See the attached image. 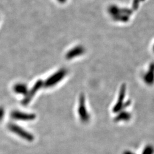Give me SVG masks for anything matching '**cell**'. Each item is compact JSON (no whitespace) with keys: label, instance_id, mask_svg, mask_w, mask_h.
<instances>
[{"label":"cell","instance_id":"1","mask_svg":"<svg viewBox=\"0 0 154 154\" xmlns=\"http://www.w3.org/2000/svg\"><path fill=\"white\" fill-rule=\"evenodd\" d=\"M67 73V71L64 69H61L59 71L56 72L45 81V82L44 83L45 86L46 88H50L54 86L57 83L60 82L66 76Z\"/></svg>","mask_w":154,"mask_h":154},{"label":"cell","instance_id":"2","mask_svg":"<svg viewBox=\"0 0 154 154\" xmlns=\"http://www.w3.org/2000/svg\"><path fill=\"white\" fill-rule=\"evenodd\" d=\"M8 128L11 131L16 134L21 138H23L30 142L33 141L34 139L33 135L25 131V130H23L21 127L18 126V125L11 123L8 125Z\"/></svg>","mask_w":154,"mask_h":154},{"label":"cell","instance_id":"3","mask_svg":"<svg viewBox=\"0 0 154 154\" xmlns=\"http://www.w3.org/2000/svg\"><path fill=\"white\" fill-rule=\"evenodd\" d=\"M43 84H44V82L41 80H39L37 82L35 83V84L34 85L33 88L30 90V91L29 92H28V93L26 94L25 98L22 100V104L23 105H28V103L30 102L32 99L33 98L34 95L37 92V91L42 87V85H44Z\"/></svg>","mask_w":154,"mask_h":154},{"label":"cell","instance_id":"4","mask_svg":"<svg viewBox=\"0 0 154 154\" xmlns=\"http://www.w3.org/2000/svg\"><path fill=\"white\" fill-rule=\"evenodd\" d=\"M85 98L82 95L79 99V104L78 106V114L80 116L81 120L83 122H86L88 121L90 116L88 115V111L86 108Z\"/></svg>","mask_w":154,"mask_h":154},{"label":"cell","instance_id":"5","mask_svg":"<svg viewBox=\"0 0 154 154\" xmlns=\"http://www.w3.org/2000/svg\"><path fill=\"white\" fill-rule=\"evenodd\" d=\"M11 117L12 118L17 120L32 121L35 118V116L33 114H28L18 111H14L11 112Z\"/></svg>","mask_w":154,"mask_h":154},{"label":"cell","instance_id":"6","mask_svg":"<svg viewBox=\"0 0 154 154\" xmlns=\"http://www.w3.org/2000/svg\"><path fill=\"white\" fill-rule=\"evenodd\" d=\"M84 49L81 46H77L74 49L70 50L66 54V58L67 60H71L77 56L82 55L84 53Z\"/></svg>","mask_w":154,"mask_h":154},{"label":"cell","instance_id":"7","mask_svg":"<svg viewBox=\"0 0 154 154\" xmlns=\"http://www.w3.org/2000/svg\"><path fill=\"white\" fill-rule=\"evenodd\" d=\"M143 79L145 82L151 85L154 82V63H152L149 69L148 72L144 75Z\"/></svg>","mask_w":154,"mask_h":154},{"label":"cell","instance_id":"8","mask_svg":"<svg viewBox=\"0 0 154 154\" xmlns=\"http://www.w3.org/2000/svg\"><path fill=\"white\" fill-rule=\"evenodd\" d=\"M125 87L123 86L121 90L119 99L117 102V103L114 106V111H118L119 110L121 109L122 106L123 105V101L124 100V97L125 95Z\"/></svg>","mask_w":154,"mask_h":154},{"label":"cell","instance_id":"9","mask_svg":"<svg viewBox=\"0 0 154 154\" xmlns=\"http://www.w3.org/2000/svg\"><path fill=\"white\" fill-rule=\"evenodd\" d=\"M14 90L17 94L26 95L28 93V88L24 84H17L14 86Z\"/></svg>","mask_w":154,"mask_h":154},{"label":"cell","instance_id":"10","mask_svg":"<svg viewBox=\"0 0 154 154\" xmlns=\"http://www.w3.org/2000/svg\"><path fill=\"white\" fill-rule=\"evenodd\" d=\"M4 114V110L2 108H0V121L3 118Z\"/></svg>","mask_w":154,"mask_h":154},{"label":"cell","instance_id":"11","mask_svg":"<svg viewBox=\"0 0 154 154\" xmlns=\"http://www.w3.org/2000/svg\"><path fill=\"white\" fill-rule=\"evenodd\" d=\"M60 3H64L65 1H66V0H58Z\"/></svg>","mask_w":154,"mask_h":154}]
</instances>
